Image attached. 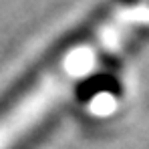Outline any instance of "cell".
I'll list each match as a JSON object with an SVG mask.
<instances>
[{
    "label": "cell",
    "mask_w": 149,
    "mask_h": 149,
    "mask_svg": "<svg viewBox=\"0 0 149 149\" xmlns=\"http://www.w3.org/2000/svg\"><path fill=\"white\" fill-rule=\"evenodd\" d=\"M131 0H105L101 6H97L79 26L71 28L67 34H63L58 40H54L49 49L45 50L28 69L22 71L18 79H14L2 93H0V119L6 117L14 107H18V103L24 99L30 91H34V87L42 81L45 74H49L69 52L77 47H81L83 42H87L97 30H99L103 22L119 8Z\"/></svg>",
    "instance_id": "1"
}]
</instances>
